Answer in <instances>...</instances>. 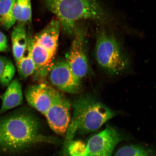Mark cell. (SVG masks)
I'll return each mask as SVG.
<instances>
[{
    "label": "cell",
    "instance_id": "9a60e30c",
    "mask_svg": "<svg viewBox=\"0 0 156 156\" xmlns=\"http://www.w3.org/2000/svg\"><path fill=\"white\" fill-rule=\"evenodd\" d=\"M32 12L30 0H16L13 13L16 21L25 24L30 23Z\"/></svg>",
    "mask_w": 156,
    "mask_h": 156
},
{
    "label": "cell",
    "instance_id": "30bf717a",
    "mask_svg": "<svg viewBox=\"0 0 156 156\" xmlns=\"http://www.w3.org/2000/svg\"><path fill=\"white\" fill-rule=\"evenodd\" d=\"M32 55L35 65L33 75L35 80L42 81L48 74L56 61L55 55L40 45L33 37Z\"/></svg>",
    "mask_w": 156,
    "mask_h": 156
},
{
    "label": "cell",
    "instance_id": "9c48e42d",
    "mask_svg": "<svg viewBox=\"0 0 156 156\" xmlns=\"http://www.w3.org/2000/svg\"><path fill=\"white\" fill-rule=\"evenodd\" d=\"M59 93L47 84L41 83L29 86L24 94L28 104L44 116Z\"/></svg>",
    "mask_w": 156,
    "mask_h": 156
},
{
    "label": "cell",
    "instance_id": "277c9868",
    "mask_svg": "<svg viewBox=\"0 0 156 156\" xmlns=\"http://www.w3.org/2000/svg\"><path fill=\"white\" fill-rule=\"evenodd\" d=\"M95 55L99 66L107 73L118 74L124 71L129 60L121 46L113 35L105 30L98 35Z\"/></svg>",
    "mask_w": 156,
    "mask_h": 156
},
{
    "label": "cell",
    "instance_id": "4fadbf2b",
    "mask_svg": "<svg viewBox=\"0 0 156 156\" xmlns=\"http://www.w3.org/2000/svg\"><path fill=\"white\" fill-rule=\"evenodd\" d=\"M11 41L13 56L16 64L22 57L28 43L24 24L18 22L14 27L12 33Z\"/></svg>",
    "mask_w": 156,
    "mask_h": 156
},
{
    "label": "cell",
    "instance_id": "8fae6325",
    "mask_svg": "<svg viewBox=\"0 0 156 156\" xmlns=\"http://www.w3.org/2000/svg\"><path fill=\"white\" fill-rule=\"evenodd\" d=\"M60 28L59 20L57 18L54 19L41 32L35 35L33 39L40 45L56 55Z\"/></svg>",
    "mask_w": 156,
    "mask_h": 156
},
{
    "label": "cell",
    "instance_id": "7a4b0ae2",
    "mask_svg": "<svg viewBox=\"0 0 156 156\" xmlns=\"http://www.w3.org/2000/svg\"><path fill=\"white\" fill-rule=\"evenodd\" d=\"M50 12L55 15L66 34L73 35L76 23L85 20H110L113 13L100 0H44Z\"/></svg>",
    "mask_w": 156,
    "mask_h": 156
},
{
    "label": "cell",
    "instance_id": "7c38bea8",
    "mask_svg": "<svg viewBox=\"0 0 156 156\" xmlns=\"http://www.w3.org/2000/svg\"><path fill=\"white\" fill-rule=\"evenodd\" d=\"M2 105L0 114L20 106L23 103L22 85L17 78L12 80L1 97Z\"/></svg>",
    "mask_w": 156,
    "mask_h": 156
},
{
    "label": "cell",
    "instance_id": "8992f818",
    "mask_svg": "<svg viewBox=\"0 0 156 156\" xmlns=\"http://www.w3.org/2000/svg\"><path fill=\"white\" fill-rule=\"evenodd\" d=\"M123 139L122 134L116 128L107 125L86 144L87 156H112L115 147Z\"/></svg>",
    "mask_w": 156,
    "mask_h": 156
},
{
    "label": "cell",
    "instance_id": "ba28073f",
    "mask_svg": "<svg viewBox=\"0 0 156 156\" xmlns=\"http://www.w3.org/2000/svg\"><path fill=\"white\" fill-rule=\"evenodd\" d=\"M48 77L51 83L64 92L75 94L81 89V81L74 75L66 60L56 61Z\"/></svg>",
    "mask_w": 156,
    "mask_h": 156
},
{
    "label": "cell",
    "instance_id": "3957f363",
    "mask_svg": "<svg viewBox=\"0 0 156 156\" xmlns=\"http://www.w3.org/2000/svg\"><path fill=\"white\" fill-rule=\"evenodd\" d=\"M73 114L66 132L64 151L73 141L75 134H87L96 131L114 118L116 113L102 103L89 95H82L72 104Z\"/></svg>",
    "mask_w": 156,
    "mask_h": 156
},
{
    "label": "cell",
    "instance_id": "e0dca14e",
    "mask_svg": "<svg viewBox=\"0 0 156 156\" xmlns=\"http://www.w3.org/2000/svg\"><path fill=\"white\" fill-rule=\"evenodd\" d=\"M16 69L14 64L9 58L5 56L0 57V84L7 87L12 81Z\"/></svg>",
    "mask_w": 156,
    "mask_h": 156
},
{
    "label": "cell",
    "instance_id": "2e32d148",
    "mask_svg": "<svg viewBox=\"0 0 156 156\" xmlns=\"http://www.w3.org/2000/svg\"><path fill=\"white\" fill-rule=\"evenodd\" d=\"M16 0H0V25L6 30L13 26L16 20L13 9Z\"/></svg>",
    "mask_w": 156,
    "mask_h": 156
},
{
    "label": "cell",
    "instance_id": "52a82bcc",
    "mask_svg": "<svg viewBox=\"0 0 156 156\" xmlns=\"http://www.w3.org/2000/svg\"><path fill=\"white\" fill-rule=\"evenodd\" d=\"M71 103L60 93L44 116L50 127L58 135L66 134L71 122Z\"/></svg>",
    "mask_w": 156,
    "mask_h": 156
},
{
    "label": "cell",
    "instance_id": "5b68a950",
    "mask_svg": "<svg viewBox=\"0 0 156 156\" xmlns=\"http://www.w3.org/2000/svg\"><path fill=\"white\" fill-rule=\"evenodd\" d=\"M74 38L66 54V61L76 76L82 79L89 70L85 31L79 27H76Z\"/></svg>",
    "mask_w": 156,
    "mask_h": 156
},
{
    "label": "cell",
    "instance_id": "5bb4252c",
    "mask_svg": "<svg viewBox=\"0 0 156 156\" xmlns=\"http://www.w3.org/2000/svg\"><path fill=\"white\" fill-rule=\"evenodd\" d=\"M33 37L28 36V43L22 57L16 66L20 77L21 79H26L33 75L35 71V65L32 55Z\"/></svg>",
    "mask_w": 156,
    "mask_h": 156
},
{
    "label": "cell",
    "instance_id": "ffe728a7",
    "mask_svg": "<svg viewBox=\"0 0 156 156\" xmlns=\"http://www.w3.org/2000/svg\"><path fill=\"white\" fill-rule=\"evenodd\" d=\"M8 49L6 37L0 31V52L6 51Z\"/></svg>",
    "mask_w": 156,
    "mask_h": 156
},
{
    "label": "cell",
    "instance_id": "ac0fdd59",
    "mask_svg": "<svg viewBox=\"0 0 156 156\" xmlns=\"http://www.w3.org/2000/svg\"><path fill=\"white\" fill-rule=\"evenodd\" d=\"M114 156H155L153 151L137 145L125 146L120 148Z\"/></svg>",
    "mask_w": 156,
    "mask_h": 156
},
{
    "label": "cell",
    "instance_id": "6da1fadb",
    "mask_svg": "<svg viewBox=\"0 0 156 156\" xmlns=\"http://www.w3.org/2000/svg\"><path fill=\"white\" fill-rule=\"evenodd\" d=\"M56 138L44 135L37 117L26 110H20L0 119V150L18 152L36 144H56Z\"/></svg>",
    "mask_w": 156,
    "mask_h": 156
},
{
    "label": "cell",
    "instance_id": "d6986e66",
    "mask_svg": "<svg viewBox=\"0 0 156 156\" xmlns=\"http://www.w3.org/2000/svg\"><path fill=\"white\" fill-rule=\"evenodd\" d=\"M67 151L70 156H87L86 144L81 141H72L68 146Z\"/></svg>",
    "mask_w": 156,
    "mask_h": 156
}]
</instances>
